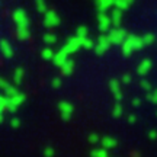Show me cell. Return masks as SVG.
I'll list each match as a JSON object with an SVG mask.
<instances>
[{
    "instance_id": "1",
    "label": "cell",
    "mask_w": 157,
    "mask_h": 157,
    "mask_svg": "<svg viewBox=\"0 0 157 157\" xmlns=\"http://www.w3.org/2000/svg\"><path fill=\"white\" fill-rule=\"evenodd\" d=\"M121 47H122V54L125 57H128L135 51H140L144 47V41H143V36L140 38L137 35H128Z\"/></svg>"
},
{
    "instance_id": "2",
    "label": "cell",
    "mask_w": 157,
    "mask_h": 157,
    "mask_svg": "<svg viewBox=\"0 0 157 157\" xmlns=\"http://www.w3.org/2000/svg\"><path fill=\"white\" fill-rule=\"evenodd\" d=\"M108 36H109V41L112 42V45H122L124 41L127 39L128 34L125 32V29L119 28V26H115V29H111L108 32Z\"/></svg>"
},
{
    "instance_id": "3",
    "label": "cell",
    "mask_w": 157,
    "mask_h": 157,
    "mask_svg": "<svg viewBox=\"0 0 157 157\" xmlns=\"http://www.w3.org/2000/svg\"><path fill=\"white\" fill-rule=\"evenodd\" d=\"M112 45V42L109 41V36L108 35H101L99 38H98V42L95 45V52L98 56H103L108 50H109V47Z\"/></svg>"
},
{
    "instance_id": "4",
    "label": "cell",
    "mask_w": 157,
    "mask_h": 157,
    "mask_svg": "<svg viewBox=\"0 0 157 157\" xmlns=\"http://www.w3.org/2000/svg\"><path fill=\"white\" fill-rule=\"evenodd\" d=\"M58 111H60V115H61L63 121H70V118L73 117L74 108L68 101H61V102H58Z\"/></svg>"
},
{
    "instance_id": "5",
    "label": "cell",
    "mask_w": 157,
    "mask_h": 157,
    "mask_svg": "<svg viewBox=\"0 0 157 157\" xmlns=\"http://www.w3.org/2000/svg\"><path fill=\"white\" fill-rule=\"evenodd\" d=\"M98 26L101 32H109L111 26H112V19L111 16H108L105 12H99V16H98Z\"/></svg>"
},
{
    "instance_id": "6",
    "label": "cell",
    "mask_w": 157,
    "mask_h": 157,
    "mask_svg": "<svg viewBox=\"0 0 157 157\" xmlns=\"http://www.w3.org/2000/svg\"><path fill=\"white\" fill-rule=\"evenodd\" d=\"M44 25L47 28H56L60 25V16L57 15V12L54 10H47L44 17Z\"/></svg>"
},
{
    "instance_id": "7",
    "label": "cell",
    "mask_w": 157,
    "mask_h": 157,
    "mask_svg": "<svg viewBox=\"0 0 157 157\" xmlns=\"http://www.w3.org/2000/svg\"><path fill=\"white\" fill-rule=\"evenodd\" d=\"M68 56H70V51L66 48V45L63 47L61 50L58 51V52H56V56H54V60H52V63L56 64L57 67H61L64 63L68 60Z\"/></svg>"
},
{
    "instance_id": "8",
    "label": "cell",
    "mask_w": 157,
    "mask_h": 157,
    "mask_svg": "<svg viewBox=\"0 0 157 157\" xmlns=\"http://www.w3.org/2000/svg\"><path fill=\"white\" fill-rule=\"evenodd\" d=\"M109 89L113 93V98L117 102L122 101V92H121V83L118 82L117 78H111L109 80Z\"/></svg>"
},
{
    "instance_id": "9",
    "label": "cell",
    "mask_w": 157,
    "mask_h": 157,
    "mask_svg": "<svg viewBox=\"0 0 157 157\" xmlns=\"http://www.w3.org/2000/svg\"><path fill=\"white\" fill-rule=\"evenodd\" d=\"M66 48L70 51V54L77 52V51L82 48V38H78L77 35H76V36H73V38H68L67 39V44H66Z\"/></svg>"
},
{
    "instance_id": "10",
    "label": "cell",
    "mask_w": 157,
    "mask_h": 157,
    "mask_svg": "<svg viewBox=\"0 0 157 157\" xmlns=\"http://www.w3.org/2000/svg\"><path fill=\"white\" fill-rule=\"evenodd\" d=\"M153 67V63L150 58H146V60H143L140 63V66L137 67V73L140 74V76H147V74L150 73V70Z\"/></svg>"
},
{
    "instance_id": "11",
    "label": "cell",
    "mask_w": 157,
    "mask_h": 157,
    "mask_svg": "<svg viewBox=\"0 0 157 157\" xmlns=\"http://www.w3.org/2000/svg\"><path fill=\"white\" fill-rule=\"evenodd\" d=\"M15 21L17 22L19 25V28H22V26H28V16H26V13L23 10H16L15 12Z\"/></svg>"
},
{
    "instance_id": "12",
    "label": "cell",
    "mask_w": 157,
    "mask_h": 157,
    "mask_svg": "<svg viewBox=\"0 0 157 157\" xmlns=\"http://www.w3.org/2000/svg\"><path fill=\"white\" fill-rule=\"evenodd\" d=\"M101 146L103 147V148H106V150H111V148H115V147L118 146V141L115 140L113 137L106 135V137L101 138Z\"/></svg>"
},
{
    "instance_id": "13",
    "label": "cell",
    "mask_w": 157,
    "mask_h": 157,
    "mask_svg": "<svg viewBox=\"0 0 157 157\" xmlns=\"http://www.w3.org/2000/svg\"><path fill=\"white\" fill-rule=\"evenodd\" d=\"M60 70H61V73L64 74V76H71L73 71H74V61L71 60V58H68L67 61L60 67Z\"/></svg>"
},
{
    "instance_id": "14",
    "label": "cell",
    "mask_w": 157,
    "mask_h": 157,
    "mask_svg": "<svg viewBox=\"0 0 157 157\" xmlns=\"http://www.w3.org/2000/svg\"><path fill=\"white\" fill-rule=\"evenodd\" d=\"M122 12L121 9H118V7H115L112 10V13H111V19H112V25L113 26H119L121 25V21H122Z\"/></svg>"
},
{
    "instance_id": "15",
    "label": "cell",
    "mask_w": 157,
    "mask_h": 157,
    "mask_svg": "<svg viewBox=\"0 0 157 157\" xmlns=\"http://www.w3.org/2000/svg\"><path fill=\"white\" fill-rule=\"evenodd\" d=\"M98 2V10L106 12L111 6H113V0H96Z\"/></svg>"
},
{
    "instance_id": "16",
    "label": "cell",
    "mask_w": 157,
    "mask_h": 157,
    "mask_svg": "<svg viewBox=\"0 0 157 157\" xmlns=\"http://www.w3.org/2000/svg\"><path fill=\"white\" fill-rule=\"evenodd\" d=\"M90 157H109V154H108L106 148L101 147V148H93L90 151Z\"/></svg>"
},
{
    "instance_id": "17",
    "label": "cell",
    "mask_w": 157,
    "mask_h": 157,
    "mask_svg": "<svg viewBox=\"0 0 157 157\" xmlns=\"http://www.w3.org/2000/svg\"><path fill=\"white\" fill-rule=\"evenodd\" d=\"M95 42L89 38V36H86V38H82V48L84 50H95Z\"/></svg>"
},
{
    "instance_id": "18",
    "label": "cell",
    "mask_w": 157,
    "mask_h": 157,
    "mask_svg": "<svg viewBox=\"0 0 157 157\" xmlns=\"http://www.w3.org/2000/svg\"><path fill=\"white\" fill-rule=\"evenodd\" d=\"M113 6L118 7V9H121V10H127L131 3H129L128 0H113Z\"/></svg>"
},
{
    "instance_id": "19",
    "label": "cell",
    "mask_w": 157,
    "mask_h": 157,
    "mask_svg": "<svg viewBox=\"0 0 157 157\" xmlns=\"http://www.w3.org/2000/svg\"><path fill=\"white\" fill-rule=\"evenodd\" d=\"M44 42L47 45H54L57 42V35L51 34V32H47V34L44 35Z\"/></svg>"
},
{
    "instance_id": "20",
    "label": "cell",
    "mask_w": 157,
    "mask_h": 157,
    "mask_svg": "<svg viewBox=\"0 0 157 157\" xmlns=\"http://www.w3.org/2000/svg\"><path fill=\"white\" fill-rule=\"evenodd\" d=\"M35 5H36V9H38L41 13H45V12L48 10L47 2H45V0H35Z\"/></svg>"
},
{
    "instance_id": "21",
    "label": "cell",
    "mask_w": 157,
    "mask_h": 157,
    "mask_svg": "<svg viewBox=\"0 0 157 157\" xmlns=\"http://www.w3.org/2000/svg\"><path fill=\"white\" fill-rule=\"evenodd\" d=\"M122 113H124V109H122V106H121V103L118 102L112 109V115H113V118H119V117H122Z\"/></svg>"
},
{
    "instance_id": "22",
    "label": "cell",
    "mask_w": 157,
    "mask_h": 157,
    "mask_svg": "<svg viewBox=\"0 0 157 157\" xmlns=\"http://www.w3.org/2000/svg\"><path fill=\"white\" fill-rule=\"evenodd\" d=\"M54 56H56V52L51 50V48H45L44 51H42V58H45V60H54Z\"/></svg>"
},
{
    "instance_id": "23",
    "label": "cell",
    "mask_w": 157,
    "mask_h": 157,
    "mask_svg": "<svg viewBox=\"0 0 157 157\" xmlns=\"http://www.w3.org/2000/svg\"><path fill=\"white\" fill-rule=\"evenodd\" d=\"M17 36H19L21 39H28L29 38V29H28V26H22V28H19Z\"/></svg>"
},
{
    "instance_id": "24",
    "label": "cell",
    "mask_w": 157,
    "mask_h": 157,
    "mask_svg": "<svg viewBox=\"0 0 157 157\" xmlns=\"http://www.w3.org/2000/svg\"><path fill=\"white\" fill-rule=\"evenodd\" d=\"M147 101L151 103H157V89H153L151 92H147Z\"/></svg>"
},
{
    "instance_id": "25",
    "label": "cell",
    "mask_w": 157,
    "mask_h": 157,
    "mask_svg": "<svg viewBox=\"0 0 157 157\" xmlns=\"http://www.w3.org/2000/svg\"><path fill=\"white\" fill-rule=\"evenodd\" d=\"M23 99H25V98H23L22 95H15V98H13V99H12V102H10V106L15 109V108H16L21 102H23Z\"/></svg>"
},
{
    "instance_id": "26",
    "label": "cell",
    "mask_w": 157,
    "mask_h": 157,
    "mask_svg": "<svg viewBox=\"0 0 157 157\" xmlns=\"http://www.w3.org/2000/svg\"><path fill=\"white\" fill-rule=\"evenodd\" d=\"M143 41H144V45H151L156 41V36L153 34H146L143 36Z\"/></svg>"
},
{
    "instance_id": "27",
    "label": "cell",
    "mask_w": 157,
    "mask_h": 157,
    "mask_svg": "<svg viewBox=\"0 0 157 157\" xmlns=\"http://www.w3.org/2000/svg\"><path fill=\"white\" fill-rule=\"evenodd\" d=\"M87 32H89V31H87L86 26H78L77 31H76V35H77L78 38H86V36H87Z\"/></svg>"
},
{
    "instance_id": "28",
    "label": "cell",
    "mask_w": 157,
    "mask_h": 157,
    "mask_svg": "<svg viewBox=\"0 0 157 157\" xmlns=\"http://www.w3.org/2000/svg\"><path fill=\"white\" fill-rule=\"evenodd\" d=\"M141 87H143V89L146 90V92H151V83H150V82H148V80H147V78H143V80H141Z\"/></svg>"
},
{
    "instance_id": "29",
    "label": "cell",
    "mask_w": 157,
    "mask_h": 157,
    "mask_svg": "<svg viewBox=\"0 0 157 157\" xmlns=\"http://www.w3.org/2000/svg\"><path fill=\"white\" fill-rule=\"evenodd\" d=\"M87 140H89V143H90V144H93V146H95V144H98V143H101V138H99V135H98V134H90Z\"/></svg>"
},
{
    "instance_id": "30",
    "label": "cell",
    "mask_w": 157,
    "mask_h": 157,
    "mask_svg": "<svg viewBox=\"0 0 157 157\" xmlns=\"http://www.w3.org/2000/svg\"><path fill=\"white\" fill-rule=\"evenodd\" d=\"M2 48H3V51H5L6 56H12V48H10V45L7 44L6 41H3V42H2Z\"/></svg>"
},
{
    "instance_id": "31",
    "label": "cell",
    "mask_w": 157,
    "mask_h": 157,
    "mask_svg": "<svg viewBox=\"0 0 157 157\" xmlns=\"http://www.w3.org/2000/svg\"><path fill=\"white\" fill-rule=\"evenodd\" d=\"M56 156V150L52 147H47L44 150V157H54Z\"/></svg>"
},
{
    "instance_id": "32",
    "label": "cell",
    "mask_w": 157,
    "mask_h": 157,
    "mask_svg": "<svg viewBox=\"0 0 157 157\" xmlns=\"http://www.w3.org/2000/svg\"><path fill=\"white\" fill-rule=\"evenodd\" d=\"M61 78L60 77H54L52 78V82H51V86L54 87V89H60V86H61Z\"/></svg>"
},
{
    "instance_id": "33",
    "label": "cell",
    "mask_w": 157,
    "mask_h": 157,
    "mask_svg": "<svg viewBox=\"0 0 157 157\" xmlns=\"http://www.w3.org/2000/svg\"><path fill=\"white\" fill-rule=\"evenodd\" d=\"M22 76H23V70L22 68H19V70H16V76H15V80H16L17 83L22 80Z\"/></svg>"
},
{
    "instance_id": "34",
    "label": "cell",
    "mask_w": 157,
    "mask_h": 157,
    "mask_svg": "<svg viewBox=\"0 0 157 157\" xmlns=\"http://www.w3.org/2000/svg\"><path fill=\"white\" fill-rule=\"evenodd\" d=\"M121 82H122L124 84H128L131 83V74H124L122 78H121Z\"/></svg>"
},
{
    "instance_id": "35",
    "label": "cell",
    "mask_w": 157,
    "mask_h": 157,
    "mask_svg": "<svg viewBox=\"0 0 157 157\" xmlns=\"http://www.w3.org/2000/svg\"><path fill=\"white\" fill-rule=\"evenodd\" d=\"M148 138H150V140H156V138H157V131H156V129L148 131Z\"/></svg>"
},
{
    "instance_id": "36",
    "label": "cell",
    "mask_w": 157,
    "mask_h": 157,
    "mask_svg": "<svg viewBox=\"0 0 157 157\" xmlns=\"http://www.w3.org/2000/svg\"><path fill=\"white\" fill-rule=\"evenodd\" d=\"M131 103H132V106H135V108L140 106V105H141V99H140V98H134Z\"/></svg>"
},
{
    "instance_id": "37",
    "label": "cell",
    "mask_w": 157,
    "mask_h": 157,
    "mask_svg": "<svg viewBox=\"0 0 157 157\" xmlns=\"http://www.w3.org/2000/svg\"><path fill=\"white\" fill-rule=\"evenodd\" d=\"M128 122H129V124H135V122H137V117H135L134 113L128 115Z\"/></svg>"
},
{
    "instance_id": "38",
    "label": "cell",
    "mask_w": 157,
    "mask_h": 157,
    "mask_svg": "<svg viewBox=\"0 0 157 157\" xmlns=\"http://www.w3.org/2000/svg\"><path fill=\"white\" fill-rule=\"evenodd\" d=\"M12 125H13V127H17V125H19V121H17V119H13V121H12Z\"/></svg>"
},
{
    "instance_id": "39",
    "label": "cell",
    "mask_w": 157,
    "mask_h": 157,
    "mask_svg": "<svg viewBox=\"0 0 157 157\" xmlns=\"http://www.w3.org/2000/svg\"><path fill=\"white\" fill-rule=\"evenodd\" d=\"M128 2H129V3H131V5H132V2H134V0H128Z\"/></svg>"
},
{
    "instance_id": "40",
    "label": "cell",
    "mask_w": 157,
    "mask_h": 157,
    "mask_svg": "<svg viewBox=\"0 0 157 157\" xmlns=\"http://www.w3.org/2000/svg\"><path fill=\"white\" fill-rule=\"evenodd\" d=\"M156 115H157V112H156Z\"/></svg>"
}]
</instances>
